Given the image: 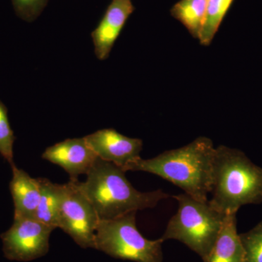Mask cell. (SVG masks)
I'll use <instances>...</instances> for the list:
<instances>
[{
    "label": "cell",
    "mask_w": 262,
    "mask_h": 262,
    "mask_svg": "<svg viewBox=\"0 0 262 262\" xmlns=\"http://www.w3.org/2000/svg\"><path fill=\"white\" fill-rule=\"evenodd\" d=\"M215 151L211 139L201 136L187 145L164 151L155 158H139L122 170L155 174L192 198L207 201L211 191Z\"/></svg>",
    "instance_id": "obj_1"
},
{
    "label": "cell",
    "mask_w": 262,
    "mask_h": 262,
    "mask_svg": "<svg viewBox=\"0 0 262 262\" xmlns=\"http://www.w3.org/2000/svg\"><path fill=\"white\" fill-rule=\"evenodd\" d=\"M79 189L94 207L99 220H110L130 212L152 208L170 195L161 189L139 192L125 177V171L98 158Z\"/></svg>",
    "instance_id": "obj_2"
},
{
    "label": "cell",
    "mask_w": 262,
    "mask_h": 262,
    "mask_svg": "<svg viewBox=\"0 0 262 262\" xmlns=\"http://www.w3.org/2000/svg\"><path fill=\"white\" fill-rule=\"evenodd\" d=\"M211 199L216 211L237 213L246 205L262 203V168L241 150L215 147L212 170Z\"/></svg>",
    "instance_id": "obj_3"
},
{
    "label": "cell",
    "mask_w": 262,
    "mask_h": 262,
    "mask_svg": "<svg viewBox=\"0 0 262 262\" xmlns=\"http://www.w3.org/2000/svg\"><path fill=\"white\" fill-rule=\"evenodd\" d=\"M173 198L178 202V210L169 220L161 239L180 241L204 261L216 241L227 214L214 209L209 201H199L186 193Z\"/></svg>",
    "instance_id": "obj_4"
},
{
    "label": "cell",
    "mask_w": 262,
    "mask_h": 262,
    "mask_svg": "<svg viewBox=\"0 0 262 262\" xmlns=\"http://www.w3.org/2000/svg\"><path fill=\"white\" fill-rule=\"evenodd\" d=\"M136 211L98 222L95 249L119 259L135 262H163L161 238L144 237L136 226Z\"/></svg>",
    "instance_id": "obj_5"
},
{
    "label": "cell",
    "mask_w": 262,
    "mask_h": 262,
    "mask_svg": "<svg viewBox=\"0 0 262 262\" xmlns=\"http://www.w3.org/2000/svg\"><path fill=\"white\" fill-rule=\"evenodd\" d=\"M77 180L61 184L58 228L80 247L95 249V236L100 220L94 207L79 189Z\"/></svg>",
    "instance_id": "obj_6"
},
{
    "label": "cell",
    "mask_w": 262,
    "mask_h": 262,
    "mask_svg": "<svg viewBox=\"0 0 262 262\" xmlns=\"http://www.w3.org/2000/svg\"><path fill=\"white\" fill-rule=\"evenodd\" d=\"M54 229L35 219L14 217L13 225L0 236L5 257L10 261L27 262L46 256Z\"/></svg>",
    "instance_id": "obj_7"
},
{
    "label": "cell",
    "mask_w": 262,
    "mask_h": 262,
    "mask_svg": "<svg viewBox=\"0 0 262 262\" xmlns=\"http://www.w3.org/2000/svg\"><path fill=\"white\" fill-rule=\"evenodd\" d=\"M84 138L98 158L121 168L141 158L142 140L127 137L115 129H102Z\"/></svg>",
    "instance_id": "obj_8"
},
{
    "label": "cell",
    "mask_w": 262,
    "mask_h": 262,
    "mask_svg": "<svg viewBox=\"0 0 262 262\" xmlns=\"http://www.w3.org/2000/svg\"><path fill=\"white\" fill-rule=\"evenodd\" d=\"M42 158L61 167L70 175V180H77L79 176L87 175L98 156L82 138L66 139L49 146Z\"/></svg>",
    "instance_id": "obj_9"
},
{
    "label": "cell",
    "mask_w": 262,
    "mask_h": 262,
    "mask_svg": "<svg viewBox=\"0 0 262 262\" xmlns=\"http://www.w3.org/2000/svg\"><path fill=\"white\" fill-rule=\"evenodd\" d=\"M135 8L132 0H112L98 27L91 34L98 59L110 56L115 42Z\"/></svg>",
    "instance_id": "obj_10"
},
{
    "label": "cell",
    "mask_w": 262,
    "mask_h": 262,
    "mask_svg": "<svg viewBox=\"0 0 262 262\" xmlns=\"http://www.w3.org/2000/svg\"><path fill=\"white\" fill-rule=\"evenodd\" d=\"M11 168L13 177L10 182V190L14 203V217L34 219L40 199L38 179L32 178L16 165Z\"/></svg>",
    "instance_id": "obj_11"
},
{
    "label": "cell",
    "mask_w": 262,
    "mask_h": 262,
    "mask_svg": "<svg viewBox=\"0 0 262 262\" xmlns=\"http://www.w3.org/2000/svg\"><path fill=\"white\" fill-rule=\"evenodd\" d=\"M236 215H226L216 241L203 262H244V249L237 233Z\"/></svg>",
    "instance_id": "obj_12"
},
{
    "label": "cell",
    "mask_w": 262,
    "mask_h": 262,
    "mask_svg": "<svg viewBox=\"0 0 262 262\" xmlns=\"http://www.w3.org/2000/svg\"><path fill=\"white\" fill-rule=\"evenodd\" d=\"M37 179L40 187V199L34 219L45 225L58 228L61 184H53L47 179Z\"/></svg>",
    "instance_id": "obj_13"
},
{
    "label": "cell",
    "mask_w": 262,
    "mask_h": 262,
    "mask_svg": "<svg viewBox=\"0 0 262 262\" xmlns=\"http://www.w3.org/2000/svg\"><path fill=\"white\" fill-rule=\"evenodd\" d=\"M208 0H180L170 13L187 29L193 37L199 39L206 18Z\"/></svg>",
    "instance_id": "obj_14"
},
{
    "label": "cell",
    "mask_w": 262,
    "mask_h": 262,
    "mask_svg": "<svg viewBox=\"0 0 262 262\" xmlns=\"http://www.w3.org/2000/svg\"><path fill=\"white\" fill-rule=\"evenodd\" d=\"M234 0H208L206 18L198 40L202 46H208L220 29Z\"/></svg>",
    "instance_id": "obj_15"
},
{
    "label": "cell",
    "mask_w": 262,
    "mask_h": 262,
    "mask_svg": "<svg viewBox=\"0 0 262 262\" xmlns=\"http://www.w3.org/2000/svg\"><path fill=\"white\" fill-rule=\"evenodd\" d=\"M15 136L10 127L8 108L0 100V155L10 166L15 165L13 160V144Z\"/></svg>",
    "instance_id": "obj_16"
},
{
    "label": "cell",
    "mask_w": 262,
    "mask_h": 262,
    "mask_svg": "<svg viewBox=\"0 0 262 262\" xmlns=\"http://www.w3.org/2000/svg\"><path fill=\"white\" fill-rule=\"evenodd\" d=\"M244 249V262H262V221L253 228L239 234Z\"/></svg>",
    "instance_id": "obj_17"
},
{
    "label": "cell",
    "mask_w": 262,
    "mask_h": 262,
    "mask_svg": "<svg viewBox=\"0 0 262 262\" xmlns=\"http://www.w3.org/2000/svg\"><path fill=\"white\" fill-rule=\"evenodd\" d=\"M17 16L27 22L35 20L49 0H11Z\"/></svg>",
    "instance_id": "obj_18"
}]
</instances>
